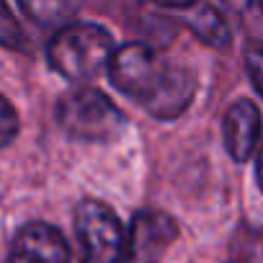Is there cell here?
Here are the masks:
<instances>
[{"label":"cell","mask_w":263,"mask_h":263,"mask_svg":"<svg viewBox=\"0 0 263 263\" xmlns=\"http://www.w3.org/2000/svg\"><path fill=\"white\" fill-rule=\"evenodd\" d=\"M8 263H70V248L57 227L29 222L13 235Z\"/></svg>","instance_id":"6"},{"label":"cell","mask_w":263,"mask_h":263,"mask_svg":"<svg viewBox=\"0 0 263 263\" xmlns=\"http://www.w3.org/2000/svg\"><path fill=\"white\" fill-rule=\"evenodd\" d=\"M178 237V224L165 212H140L126 232V253L121 263H160L165 248Z\"/></svg>","instance_id":"5"},{"label":"cell","mask_w":263,"mask_h":263,"mask_svg":"<svg viewBox=\"0 0 263 263\" xmlns=\"http://www.w3.org/2000/svg\"><path fill=\"white\" fill-rule=\"evenodd\" d=\"M222 140L232 160L245 163L260 145V111L253 101H235L222 119Z\"/></svg>","instance_id":"7"},{"label":"cell","mask_w":263,"mask_h":263,"mask_svg":"<svg viewBox=\"0 0 263 263\" xmlns=\"http://www.w3.org/2000/svg\"><path fill=\"white\" fill-rule=\"evenodd\" d=\"M57 124L75 140L111 142L124 132V114L111 103L106 93L90 85L70 88L57 101Z\"/></svg>","instance_id":"2"},{"label":"cell","mask_w":263,"mask_h":263,"mask_svg":"<svg viewBox=\"0 0 263 263\" xmlns=\"http://www.w3.org/2000/svg\"><path fill=\"white\" fill-rule=\"evenodd\" d=\"M245 70H248L255 90L263 96V44L260 42L248 44V49H245Z\"/></svg>","instance_id":"13"},{"label":"cell","mask_w":263,"mask_h":263,"mask_svg":"<svg viewBox=\"0 0 263 263\" xmlns=\"http://www.w3.org/2000/svg\"><path fill=\"white\" fill-rule=\"evenodd\" d=\"M0 47H8V49L24 47V29L18 26V21L13 18L6 3H0Z\"/></svg>","instance_id":"11"},{"label":"cell","mask_w":263,"mask_h":263,"mask_svg":"<svg viewBox=\"0 0 263 263\" xmlns=\"http://www.w3.org/2000/svg\"><path fill=\"white\" fill-rule=\"evenodd\" d=\"M18 135V114L11 106V101L0 93V147H6Z\"/></svg>","instance_id":"12"},{"label":"cell","mask_w":263,"mask_h":263,"mask_svg":"<svg viewBox=\"0 0 263 263\" xmlns=\"http://www.w3.org/2000/svg\"><path fill=\"white\" fill-rule=\"evenodd\" d=\"M160 8L165 11H176L181 13L183 24L209 47H227L230 44V29L224 24V18L219 16V11L209 3H160Z\"/></svg>","instance_id":"9"},{"label":"cell","mask_w":263,"mask_h":263,"mask_svg":"<svg viewBox=\"0 0 263 263\" xmlns=\"http://www.w3.org/2000/svg\"><path fill=\"white\" fill-rule=\"evenodd\" d=\"M194 90H196V80H194L191 70L178 67V65H168L158 90L150 96L145 108L155 119H176L189 108Z\"/></svg>","instance_id":"8"},{"label":"cell","mask_w":263,"mask_h":263,"mask_svg":"<svg viewBox=\"0 0 263 263\" xmlns=\"http://www.w3.org/2000/svg\"><path fill=\"white\" fill-rule=\"evenodd\" d=\"M114 39L98 24L72 21L65 24L47 47V60L54 72L72 83L96 78L101 70H108L114 57Z\"/></svg>","instance_id":"1"},{"label":"cell","mask_w":263,"mask_h":263,"mask_svg":"<svg viewBox=\"0 0 263 263\" xmlns=\"http://www.w3.org/2000/svg\"><path fill=\"white\" fill-rule=\"evenodd\" d=\"M75 237L80 263H121L126 253V232L111 206L85 199L75 209Z\"/></svg>","instance_id":"3"},{"label":"cell","mask_w":263,"mask_h":263,"mask_svg":"<svg viewBox=\"0 0 263 263\" xmlns=\"http://www.w3.org/2000/svg\"><path fill=\"white\" fill-rule=\"evenodd\" d=\"M255 176H258V183H260V191H263V140L258 145V163H255Z\"/></svg>","instance_id":"14"},{"label":"cell","mask_w":263,"mask_h":263,"mask_svg":"<svg viewBox=\"0 0 263 263\" xmlns=\"http://www.w3.org/2000/svg\"><path fill=\"white\" fill-rule=\"evenodd\" d=\"M21 11L29 16V18H34L36 24H62V21H67L75 11H78V6L75 3H21Z\"/></svg>","instance_id":"10"},{"label":"cell","mask_w":263,"mask_h":263,"mask_svg":"<svg viewBox=\"0 0 263 263\" xmlns=\"http://www.w3.org/2000/svg\"><path fill=\"white\" fill-rule=\"evenodd\" d=\"M168 65L171 62L160 60L153 47L142 42H129L114 52L108 62V78L116 90L145 106L150 96L158 90Z\"/></svg>","instance_id":"4"}]
</instances>
